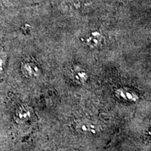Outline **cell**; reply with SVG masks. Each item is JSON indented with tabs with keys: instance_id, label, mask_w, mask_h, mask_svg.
<instances>
[{
	"instance_id": "obj_1",
	"label": "cell",
	"mask_w": 151,
	"mask_h": 151,
	"mask_svg": "<svg viewBox=\"0 0 151 151\" xmlns=\"http://www.w3.org/2000/svg\"><path fill=\"white\" fill-rule=\"evenodd\" d=\"M73 127L76 131L81 134L95 135L102 129V127L98 124V122L89 119H80L76 120L73 123Z\"/></svg>"
},
{
	"instance_id": "obj_3",
	"label": "cell",
	"mask_w": 151,
	"mask_h": 151,
	"mask_svg": "<svg viewBox=\"0 0 151 151\" xmlns=\"http://www.w3.org/2000/svg\"><path fill=\"white\" fill-rule=\"evenodd\" d=\"M116 97L121 101L128 103L137 102L139 99V96L133 90L127 88H118L115 92Z\"/></svg>"
},
{
	"instance_id": "obj_7",
	"label": "cell",
	"mask_w": 151,
	"mask_h": 151,
	"mask_svg": "<svg viewBox=\"0 0 151 151\" xmlns=\"http://www.w3.org/2000/svg\"><path fill=\"white\" fill-rule=\"evenodd\" d=\"M75 79L80 83H84L88 81V74L85 71H77L74 75Z\"/></svg>"
},
{
	"instance_id": "obj_8",
	"label": "cell",
	"mask_w": 151,
	"mask_h": 151,
	"mask_svg": "<svg viewBox=\"0 0 151 151\" xmlns=\"http://www.w3.org/2000/svg\"><path fill=\"white\" fill-rule=\"evenodd\" d=\"M58 151H67V150H59Z\"/></svg>"
},
{
	"instance_id": "obj_2",
	"label": "cell",
	"mask_w": 151,
	"mask_h": 151,
	"mask_svg": "<svg viewBox=\"0 0 151 151\" xmlns=\"http://www.w3.org/2000/svg\"><path fill=\"white\" fill-rule=\"evenodd\" d=\"M32 108L27 104H21L15 110L14 119L17 124L25 125L31 122L34 118Z\"/></svg>"
},
{
	"instance_id": "obj_5",
	"label": "cell",
	"mask_w": 151,
	"mask_h": 151,
	"mask_svg": "<svg viewBox=\"0 0 151 151\" xmlns=\"http://www.w3.org/2000/svg\"><path fill=\"white\" fill-rule=\"evenodd\" d=\"M20 2V0H0V10L18 6Z\"/></svg>"
},
{
	"instance_id": "obj_4",
	"label": "cell",
	"mask_w": 151,
	"mask_h": 151,
	"mask_svg": "<svg viewBox=\"0 0 151 151\" xmlns=\"http://www.w3.org/2000/svg\"><path fill=\"white\" fill-rule=\"evenodd\" d=\"M21 71L24 76L29 78L37 77L40 74L38 66L32 62H23L21 65Z\"/></svg>"
},
{
	"instance_id": "obj_6",
	"label": "cell",
	"mask_w": 151,
	"mask_h": 151,
	"mask_svg": "<svg viewBox=\"0 0 151 151\" xmlns=\"http://www.w3.org/2000/svg\"><path fill=\"white\" fill-rule=\"evenodd\" d=\"M7 62V55L4 50L0 47V74L4 73Z\"/></svg>"
}]
</instances>
